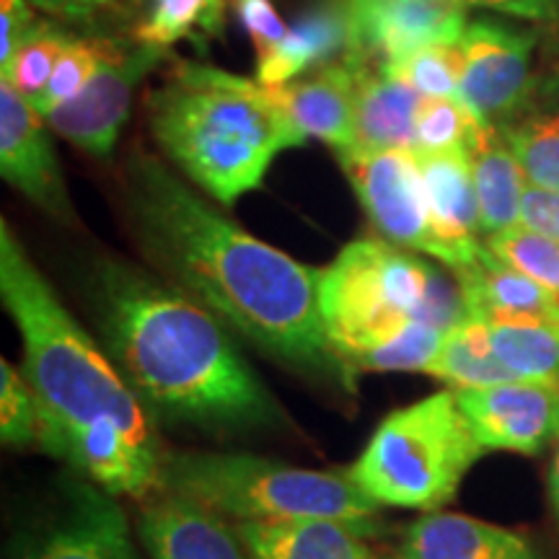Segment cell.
I'll return each instance as SVG.
<instances>
[{
    "instance_id": "cell-21",
    "label": "cell",
    "mask_w": 559,
    "mask_h": 559,
    "mask_svg": "<svg viewBox=\"0 0 559 559\" xmlns=\"http://www.w3.org/2000/svg\"><path fill=\"white\" fill-rule=\"evenodd\" d=\"M402 559H542L515 531L459 513H428L404 534Z\"/></svg>"
},
{
    "instance_id": "cell-4",
    "label": "cell",
    "mask_w": 559,
    "mask_h": 559,
    "mask_svg": "<svg viewBox=\"0 0 559 559\" xmlns=\"http://www.w3.org/2000/svg\"><path fill=\"white\" fill-rule=\"evenodd\" d=\"M0 296L24 340V379L37 396L39 430L111 423L138 445L158 451L143 402L70 317L5 221L0 223Z\"/></svg>"
},
{
    "instance_id": "cell-39",
    "label": "cell",
    "mask_w": 559,
    "mask_h": 559,
    "mask_svg": "<svg viewBox=\"0 0 559 559\" xmlns=\"http://www.w3.org/2000/svg\"><path fill=\"white\" fill-rule=\"evenodd\" d=\"M34 3L66 21H91V16L109 0H34Z\"/></svg>"
},
{
    "instance_id": "cell-11",
    "label": "cell",
    "mask_w": 559,
    "mask_h": 559,
    "mask_svg": "<svg viewBox=\"0 0 559 559\" xmlns=\"http://www.w3.org/2000/svg\"><path fill=\"white\" fill-rule=\"evenodd\" d=\"M459 45L464 58L459 99L495 128L526 102L534 34L492 21H474Z\"/></svg>"
},
{
    "instance_id": "cell-34",
    "label": "cell",
    "mask_w": 559,
    "mask_h": 559,
    "mask_svg": "<svg viewBox=\"0 0 559 559\" xmlns=\"http://www.w3.org/2000/svg\"><path fill=\"white\" fill-rule=\"evenodd\" d=\"M102 62V39H70L62 50L58 66L52 70L50 86H47L45 96L34 104V109L41 117L47 115L58 104L79 96L94 73L99 70Z\"/></svg>"
},
{
    "instance_id": "cell-7",
    "label": "cell",
    "mask_w": 559,
    "mask_h": 559,
    "mask_svg": "<svg viewBox=\"0 0 559 559\" xmlns=\"http://www.w3.org/2000/svg\"><path fill=\"white\" fill-rule=\"evenodd\" d=\"M481 453L451 389L391 412L347 474L379 506L432 513L449 506Z\"/></svg>"
},
{
    "instance_id": "cell-25",
    "label": "cell",
    "mask_w": 559,
    "mask_h": 559,
    "mask_svg": "<svg viewBox=\"0 0 559 559\" xmlns=\"http://www.w3.org/2000/svg\"><path fill=\"white\" fill-rule=\"evenodd\" d=\"M489 342L519 381L559 386V321L542 317L485 319Z\"/></svg>"
},
{
    "instance_id": "cell-1",
    "label": "cell",
    "mask_w": 559,
    "mask_h": 559,
    "mask_svg": "<svg viewBox=\"0 0 559 559\" xmlns=\"http://www.w3.org/2000/svg\"><path fill=\"white\" fill-rule=\"evenodd\" d=\"M128 198L143 251L185 296L277 360L347 381L321 317L319 270L223 218L148 153L130 158Z\"/></svg>"
},
{
    "instance_id": "cell-23",
    "label": "cell",
    "mask_w": 559,
    "mask_h": 559,
    "mask_svg": "<svg viewBox=\"0 0 559 559\" xmlns=\"http://www.w3.org/2000/svg\"><path fill=\"white\" fill-rule=\"evenodd\" d=\"M349 47V21L345 0L340 5H321L306 13L270 55L257 60V81L267 88L290 83L296 75L317 66H330L340 50Z\"/></svg>"
},
{
    "instance_id": "cell-17",
    "label": "cell",
    "mask_w": 559,
    "mask_h": 559,
    "mask_svg": "<svg viewBox=\"0 0 559 559\" xmlns=\"http://www.w3.org/2000/svg\"><path fill=\"white\" fill-rule=\"evenodd\" d=\"M138 534L151 559H251L239 528L215 510L174 492L143 508Z\"/></svg>"
},
{
    "instance_id": "cell-19",
    "label": "cell",
    "mask_w": 559,
    "mask_h": 559,
    "mask_svg": "<svg viewBox=\"0 0 559 559\" xmlns=\"http://www.w3.org/2000/svg\"><path fill=\"white\" fill-rule=\"evenodd\" d=\"M239 534L251 559H376L366 536L376 526L334 519L241 521Z\"/></svg>"
},
{
    "instance_id": "cell-40",
    "label": "cell",
    "mask_w": 559,
    "mask_h": 559,
    "mask_svg": "<svg viewBox=\"0 0 559 559\" xmlns=\"http://www.w3.org/2000/svg\"><path fill=\"white\" fill-rule=\"evenodd\" d=\"M549 498L559 515V432L555 438V456H551V466H549Z\"/></svg>"
},
{
    "instance_id": "cell-27",
    "label": "cell",
    "mask_w": 559,
    "mask_h": 559,
    "mask_svg": "<svg viewBox=\"0 0 559 559\" xmlns=\"http://www.w3.org/2000/svg\"><path fill=\"white\" fill-rule=\"evenodd\" d=\"M445 334L449 332L428 321H409L381 345L358 355L349 362L347 373H430Z\"/></svg>"
},
{
    "instance_id": "cell-26",
    "label": "cell",
    "mask_w": 559,
    "mask_h": 559,
    "mask_svg": "<svg viewBox=\"0 0 559 559\" xmlns=\"http://www.w3.org/2000/svg\"><path fill=\"white\" fill-rule=\"evenodd\" d=\"M430 376L451 383L453 389H487L519 381L513 370L502 366L495 355L487 324L481 319H466L449 330Z\"/></svg>"
},
{
    "instance_id": "cell-37",
    "label": "cell",
    "mask_w": 559,
    "mask_h": 559,
    "mask_svg": "<svg viewBox=\"0 0 559 559\" xmlns=\"http://www.w3.org/2000/svg\"><path fill=\"white\" fill-rule=\"evenodd\" d=\"M34 29L26 0H0V70H9L13 55Z\"/></svg>"
},
{
    "instance_id": "cell-38",
    "label": "cell",
    "mask_w": 559,
    "mask_h": 559,
    "mask_svg": "<svg viewBox=\"0 0 559 559\" xmlns=\"http://www.w3.org/2000/svg\"><path fill=\"white\" fill-rule=\"evenodd\" d=\"M464 3L506 13V16H519V19H534V21L559 19V0H464Z\"/></svg>"
},
{
    "instance_id": "cell-24",
    "label": "cell",
    "mask_w": 559,
    "mask_h": 559,
    "mask_svg": "<svg viewBox=\"0 0 559 559\" xmlns=\"http://www.w3.org/2000/svg\"><path fill=\"white\" fill-rule=\"evenodd\" d=\"M466 153H469L474 187H477L481 234L492 236L521 226V200L528 179L515 153L510 151L508 140L487 124L477 132Z\"/></svg>"
},
{
    "instance_id": "cell-30",
    "label": "cell",
    "mask_w": 559,
    "mask_h": 559,
    "mask_svg": "<svg viewBox=\"0 0 559 559\" xmlns=\"http://www.w3.org/2000/svg\"><path fill=\"white\" fill-rule=\"evenodd\" d=\"M68 41L70 37H66V34L58 29H52L50 24H34L29 37H26L24 45L19 47V52L13 55L3 79L9 81L32 107L45 96L47 86H50L52 70L58 66Z\"/></svg>"
},
{
    "instance_id": "cell-3",
    "label": "cell",
    "mask_w": 559,
    "mask_h": 559,
    "mask_svg": "<svg viewBox=\"0 0 559 559\" xmlns=\"http://www.w3.org/2000/svg\"><path fill=\"white\" fill-rule=\"evenodd\" d=\"M148 115L160 148L226 207L262 185L280 151L309 140L260 81L200 62L153 91Z\"/></svg>"
},
{
    "instance_id": "cell-10",
    "label": "cell",
    "mask_w": 559,
    "mask_h": 559,
    "mask_svg": "<svg viewBox=\"0 0 559 559\" xmlns=\"http://www.w3.org/2000/svg\"><path fill=\"white\" fill-rule=\"evenodd\" d=\"M160 58L158 50L138 45L135 52L102 39V62L88 86L45 115L50 128L91 156H109L124 120L132 88Z\"/></svg>"
},
{
    "instance_id": "cell-22",
    "label": "cell",
    "mask_w": 559,
    "mask_h": 559,
    "mask_svg": "<svg viewBox=\"0 0 559 559\" xmlns=\"http://www.w3.org/2000/svg\"><path fill=\"white\" fill-rule=\"evenodd\" d=\"M456 280L464 293L469 319L492 317H542L559 321V300L539 283L502 264L487 247Z\"/></svg>"
},
{
    "instance_id": "cell-16",
    "label": "cell",
    "mask_w": 559,
    "mask_h": 559,
    "mask_svg": "<svg viewBox=\"0 0 559 559\" xmlns=\"http://www.w3.org/2000/svg\"><path fill=\"white\" fill-rule=\"evenodd\" d=\"M21 559H140L130 523L107 489L73 487L68 506L26 542Z\"/></svg>"
},
{
    "instance_id": "cell-6",
    "label": "cell",
    "mask_w": 559,
    "mask_h": 559,
    "mask_svg": "<svg viewBox=\"0 0 559 559\" xmlns=\"http://www.w3.org/2000/svg\"><path fill=\"white\" fill-rule=\"evenodd\" d=\"M160 489L241 521L334 519L376 526L379 502L349 474L296 469L249 453L160 456Z\"/></svg>"
},
{
    "instance_id": "cell-29",
    "label": "cell",
    "mask_w": 559,
    "mask_h": 559,
    "mask_svg": "<svg viewBox=\"0 0 559 559\" xmlns=\"http://www.w3.org/2000/svg\"><path fill=\"white\" fill-rule=\"evenodd\" d=\"M506 140L531 185L559 190V111L508 128Z\"/></svg>"
},
{
    "instance_id": "cell-41",
    "label": "cell",
    "mask_w": 559,
    "mask_h": 559,
    "mask_svg": "<svg viewBox=\"0 0 559 559\" xmlns=\"http://www.w3.org/2000/svg\"><path fill=\"white\" fill-rule=\"evenodd\" d=\"M109 3H111V0H109ZM128 3L130 5H140V3H143V0H128Z\"/></svg>"
},
{
    "instance_id": "cell-9",
    "label": "cell",
    "mask_w": 559,
    "mask_h": 559,
    "mask_svg": "<svg viewBox=\"0 0 559 559\" xmlns=\"http://www.w3.org/2000/svg\"><path fill=\"white\" fill-rule=\"evenodd\" d=\"M340 160L381 239L440 260V243L432 230L428 194L415 153H353Z\"/></svg>"
},
{
    "instance_id": "cell-14",
    "label": "cell",
    "mask_w": 559,
    "mask_h": 559,
    "mask_svg": "<svg viewBox=\"0 0 559 559\" xmlns=\"http://www.w3.org/2000/svg\"><path fill=\"white\" fill-rule=\"evenodd\" d=\"M9 81L0 83V174L32 202L70 218V200L45 122Z\"/></svg>"
},
{
    "instance_id": "cell-33",
    "label": "cell",
    "mask_w": 559,
    "mask_h": 559,
    "mask_svg": "<svg viewBox=\"0 0 559 559\" xmlns=\"http://www.w3.org/2000/svg\"><path fill=\"white\" fill-rule=\"evenodd\" d=\"M0 436L5 445H29L39 440L37 396L9 360H0Z\"/></svg>"
},
{
    "instance_id": "cell-36",
    "label": "cell",
    "mask_w": 559,
    "mask_h": 559,
    "mask_svg": "<svg viewBox=\"0 0 559 559\" xmlns=\"http://www.w3.org/2000/svg\"><path fill=\"white\" fill-rule=\"evenodd\" d=\"M521 226L559 241V190L526 185L521 200Z\"/></svg>"
},
{
    "instance_id": "cell-32",
    "label": "cell",
    "mask_w": 559,
    "mask_h": 559,
    "mask_svg": "<svg viewBox=\"0 0 559 559\" xmlns=\"http://www.w3.org/2000/svg\"><path fill=\"white\" fill-rule=\"evenodd\" d=\"M481 128L487 124L461 99H423L417 111L415 151H469L472 140Z\"/></svg>"
},
{
    "instance_id": "cell-18",
    "label": "cell",
    "mask_w": 559,
    "mask_h": 559,
    "mask_svg": "<svg viewBox=\"0 0 559 559\" xmlns=\"http://www.w3.org/2000/svg\"><path fill=\"white\" fill-rule=\"evenodd\" d=\"M280 109L306 138H321L340 158L355 153V102H358V66L342 58L309 79L270 88Z\"/></svg>"
},
{
    "instance_id": "cell-13",
    "label": "cell",
    "mask_w": 559,
    "mask_h": 559,
    "mask_svg": "<svg viewBox=\"0 0 559 559\" xmlns=\"http://www.w3.org/2000/svg\"><path fill=\"white\" fill-rule=\"evenodd\" d=\"M37 443L94 479L109 495L143 498L160 489V453L138 445L111 423L41 428Z\"/></svg>"
},
{
    "instance_id": "cell-5",
    "label": "cell",
    "mask_w": 559,
    "mask_h": 559,
    "mask_svg": "<svg viewBox=\"0 0 559 559\" xmlns=\"http://www.w3.org/2000/svg\"><path fill=\"white\" fill-rule=\"evenodd\" d=\"M319 306L345 373L358 355L409 321H428L449 332L469 319L459 280L451 285L438 267L386 239L347 243L321 270Z\"/></svg>"
},
{
    "instance_id": "cell-20",
    "label": "cell",
    "mask_w": 559,
    "mask_h": 559,
    "mask_svg": "<svg viewBox=\"0 0 559 559\" xmlns=\"http://www.w3.org/2000/svg\"><path fill=\"white\" fill-rule=\"evenodd\" d=\"M355 66H358L355 153L415 151L417 111L423 104V94L391 75L389 70L360 66V62Z\"/></svg>"
},
{
    "instance_id": "cell-31",
    "label": "cell",
    "mask_w": 559,
    "mask_h": 559,
    "mask_svg": "<svg viewBox=\"0 0 559 559\" xmlns=\"http://www.w3.org/2000/svg\"><path fill=\"white\" fill-rule=\"evenodd\" d=\"M461 45H428L383 68L428 99H459Z\"/></svg>"
},
{
    "instance_id": "cell-35",
    "label": "cell",
    "mask_w": 559,
    "mask_h": 559,
    "mask_svg": "<svg viewBox=\"0 0 559 559\" xmlns=\"http://www.w3.org/2000/svg\"><path fill=\"white\" fill-rule=\"evenodd\" d=\"M236 16H239L243 32L249 34L257 50V60L270 55L288 34V26L280 19L272 0H234Z\"/></svg>"
},
{
    "instance_id": "cell-28",
    "label": "cell",
    "mask_w": 559,
    "mask_h": 559,
    "mask_svg": "<svg viewBox=\"0 0 559 559\" xmlns=\"http://www.w3.org/2000/svg\"><path fill=\"white\" fill-rule=\"evenodd\" d=\"M485 247L508 267L519 270L539 283L559 300V241L536 234L526 226H515L487 236Z\"/></svg>"
},
{
    "instance_id": "cell-12",
    "label": "cell",
    "mask_w": 559,
    "mask_h": 559,
    "mask_svg": "<svg viewBox=\"0 0 559 559\" xmlns=\"http://www.w3.org/2000/svg\"><path fill=\"white\" fill-rule=\"evenodd\" d=\"M461 412L485 451L536 456L559 432V386L500 383L487 389H453Z\"/></svg>"
},
{
    "instance_id": "cell-8",
    "label": "cell",
    "mask_w": 559,
    "mask_h": 559,
    "mask_svg": "<svg viewBox=\"0 0 559 559\" xmlns=\"http://www.w3.org/2000/svg\"><path fill=\"white\" fill-rule=\"evenodd\" d=\"M347 58L389 68L428 45H459L466 32L464 0H345Z\"/></svg>"
},
{
    "instance_id": "cell-2",
    "label": "cell",
    "mask_w": 559,
    "mask_h": 559,
    "mask_svg": "<svg viewBox=\"0 0 559 559\" xmlns=\"http://www.w3.org/2000/svg\"><path fill=\"white\" fill-rule=\"evenodd\" d=\"M94 306L109 355L145 409L202 428L280 419L226 324L179 288L111 262L96 277Z\"/></svg>"
},
{
    "instance_id": "cell-15",
    "label": "cell",
    "mask_w": 559,
    "mask_h": 559,
    "mask_svg": "<svg viewBox=\"0 0 559 559\" xmlns=\"http://www.w3.org/2000/svg\"><path fill=\"white\" fill-rule=\"evenodd\" d=\"M415 153L419 174H423L432 230L440 243L438 262H443L453 272L469 267L485 249V243L479 241L481 213L469 153Z\"/></svg>"
}]
</instances>
